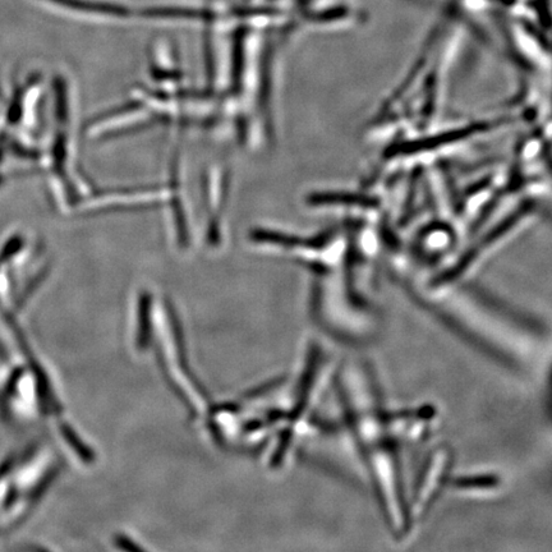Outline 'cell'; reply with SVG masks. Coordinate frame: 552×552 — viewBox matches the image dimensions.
Wrapping results in <instances>:
<instances>
[]
</instances>
